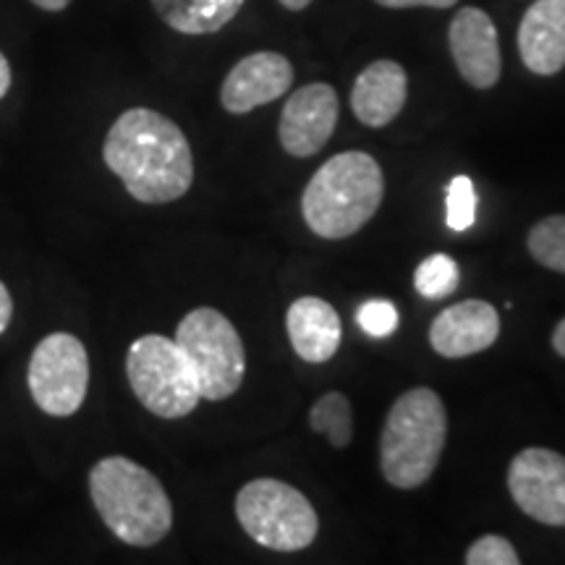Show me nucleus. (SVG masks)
I'll use <instances>...</instances> for the list:
<instances>
[{
	"label": "nucleus",
	"instance_id": "3",
	"mask_svg": "<svg viewBox=\"0 0 565 565\" xmlns=\"http://www.w3.org/2000/svg\"><path fill=\"white\" fill-rule=\"evenodd\" d=\"M385 196L383 168L366 152H341L312 175L301 196L303 221L320 238L341 242L372 221Z\"/></svg>",
	"mask_w": 565,
	"mask_h": 565
},
{
	"label": "nucleus",
	"instance_id": "12",
	"mask_svg": "<svg viewBox=\"0 0 565 565\" xmlns=\"http://www.w3.org/2000/svg\"><path fill=\"white\" fill-rule=\"evenodd\" d=\"M294 84V66L286 55L275 51H259L242 58L228 71L221 103L231 116H246L286 95Z\"/></svg>",
	"mask_w": 565,
	"mask_h": 565
},
{
	"label": "nucleus",
	"instance_id": "7",
	"mask_svg": "<svg viewBox=\"0 0 565 565\" xmlns=\"http://www.w3.org/2000/svg\"><path fill=\"white\" fill-rule=\"evenodd\" d=\"M175 343L189 359L202 398L225 401L246 374V351L236 324L212 307L192 309L175 330Z\"/></svg>",
	"mask_w": 565,
	"mask_h": 565
},
{
	"label": "nucleus",
	"instance_id": "23",
	"mask_svg": "<svg viewBox=\"0 0 565 565\" xmlns=\"http://www.w3.org/2000/svg\"><path fill=\"white\" fill-rule=\"evenodd\" d=\"M398 320L401 317H398V309H395V303L385 299L366 301L356 312L359 328H362L370 338H387L391 333H395Z\"/></svg>",
	"mask_w": 565,
	"mask_h": 565
},
{
	"label": "nucleus",
	"instance_id": "8",
	"mask_svg": "<svg viewBox=\"0 0 565 565\" xmlns=\"http://www.w3.org/2000/svg\"><path fill=\"white\" fill-rule=\"evenodd\" d=\"M30 393L38 408L51 416H74L89 387V356L71 333H51L34 345L30 359Z\"/></svg>",
	"mask_w": 565,
	"mask_h": 565
},
{
	"label": "nucleus",
	"instance_id": "4",
	"mask_svg": "<svg viewBox=\"0 0 565 565\" xmlns=\"http://www.w3.org/2000/svg\"><path fill=\"white\" fill-rule=\"evenodd\" d=\"M448 440V414L433 387H412L395 401L380 435V469L398 490H416L435 475Z\"/></svg>",
	"mask_w": 565,
	"mask_h": 565
},
{
	"label": "nucleus",
	"instance_id": "13",
	"mask_svg": "<svg viewBox=\"0 0 565 565\" xmlns=\"http://www.w3.org/2000/svg\"><path fill=\"white\" fill-rule=\"evenodd\" d=\"M500 335V317L492 303L466 299L435 317L429 345L445 359H466L487 351Z\"/></svg>",
	"mask_w": 565,
	"mask_h": 565
},
{
	"label": "nucleus",
	"instance_id": "22",
	"mask_svg": "<svg viewBox=\"0 0 565 565\" xmlns=\"http://www.w3.org/2000/svg\"><path fill=\"white\" fill-rule=\"evenodd\" d=\"M463 561L469 565H519L521 557L505 536L484 534L466 550Z\"/></svg>",
	"mask_w": 565,
	"mask_h": 565
},
{
	"label": "nucleus",
	"instance_id": "9",
	"mask_svg": "<svg viewBox=\"0 0 565 565\" xmlns=\"http://www.w3.org/2000/svg\"><path fill=\"white\" fill-rule=\"evenodd\" d=\"M508 490L529 519L565 529V456L524 448L508 469Z\"/></svg>",
	"mask_w": 565,
	"mask_h": 565
},
{
	"label": "nucleus",
	"instance_id": "2",
	"mask_svg": "<svg viewBox=\"0 0 565 565\" xmlns=\"http://www.w3.org/2000/svg\"><path fill=\"white\" fill-rule=\"evenodd\" d=\"M89 498L103 524L131 547H154L173 526V505L160 479L126 456L89 469Z\"/></svg>",
	"mask_w": 565,
	"mask_h": 565
},
{
	"label": "nucleus",
	"instance_id": "17",
	"mask_svg": "<svg viewBox=\"0 0 565 565\" xmlns=\"http://www.w3.org/2000/svg\"><path fill=\"white\" fill-rule=\"evenodd\" d=\"M162 24L181 34H215L242 11L244 0H150Z\"/></svg>",
	"mask_w": 565,
	"mask_h": 565
},
{
	"label": "nucleus",
	"instance_id": "6",
	"mask_svg": "<svg viewBox=\"0 0 565 565\" xmlns=\"http://www.w3.org/2000/svg\"><path fill=\"white\" fill-rule=\"evenodd\" d=\"M126 377L139 404L160 419L189 416L202 401L192 364L166 335H141L129 345Z\"/></svg>",
	"mask_w": 565,
	"mask_h": 565
},
{
	"label": "nucleus",
	"instance_id": "24",
	"mask_svg": "<svg viewBox=\"0 0 565 565\" xmlns=\"http://www.w3.org/2000/svg\"><path fill=\"white\" fill-rule=\"evenodd\" d=\"M383 9H450L458 0H374Z\"/></svg>",
	"mask_w": 565,
	"mask_h": 565
},
{
	"label": "nucleus",
	"instance_id": "27",
	"mask_svg": "<svg viewBox=\"0 0 565 565\" xmlns=\"http://www.w3.org/2000/svg\"><path fill=\"white\" fill-rule=\"evenodd\" d=\"M30 3H34L38 9L47 11V13H61V11H66L74 0H30Z\"/></svg>",
	"mask_w": 565,
	"mask_h": 565
},
{
	"label": "nucleus",
	"instance_id": "18",
	"mask_svg": "<svg viewBox=\"0 0 565 565\" xmlns=\"http://www.w3.org/2000/svg\"><path fill=\"white\" fill-rule=\"evenodd\" d=\"M309 424H312L315 433L328 437L333 448H338V450L349 448V443L353 437L351 401L338 391L324 393L322 398L312 406V414H309Z\"/></svg>",
	"mask_w": 565,
	"mask_h": 565
},
{
	"label": "nucleus",
	"instance_id": "26",
	"mask_svg": "<svg viewBox=\"0 0 565 565\" xmlns=\"http://www.w3.org/2000/svg\"><path fill=\"white\" fill-rule=\"evenodd\" d=\"M11 82H13V74H11V63L6 58L3 53H0V100H3L6 95H9L11 89Z\"/></svg>",
	"mask_w": 565,
	"mask_h": 565
},
{
	"label": "nucleus",
	"instance_id": "1",
	"mask_svg": "<svg viewBox=\"0 0 565 565\" xmlns=\"http://www.w3.org/2000/svg\"><path fill=\"white\" fill-rule=\"evenodd\" d=\"M105 166L141 204L181 200L194 183V154L181 126L150 108L116 118L103 145Z\"/></svg>",
	"mask_w": 565,
	"mask_h": 565
},
{
	"label": "nucleus",
	"instance_id": "25",
	"mask_svg": "<svg viewBox=\"0 0 565 565\" xmlns=\"http://www.w3.org/2000/svg\"><path fill=\"white\" fill-rule=\"evenodd\" d=\"M11 317H13V299L9 288H6V282L0 280V335H3L6 328L11 324Z\"/></svg>",
	"mask_w": 565,
	"mask_h": 565
},
{
	"label": "nucleus",
	"instance_id": "10",
	"mask_svg": "<svg viewBox=\"0 0 565 565\" xmlns=\"http://www.w3.org/2000/svg\"><path fill=\"white\" fill-rule=\"evenodd\" d=\"M338 113H341V105L330 84H303L282 105L278 124L282 150L294 158H312L333 137Z\"/></svg>",
	"mask_w": 565,
	"mask_h": 565
},
{
	"label": "nucleus",
	"instance_id": "14",
	"mask_svg": "<svg viewBox=\"0 0 565 565\" xmlns=\"http://www.w3.org/2000/svg\"><path fill=\"white\" fill-rule=\"evenodd\" d=\"M519 53L536 76L565 68V0H534L519 26Z\"/></svg>",
	"mask_w": 565,
	"mask_h": 565
},
{
	"label": "nucleus",
	"instance_id": "28",
	"mask_svg": "<svg viewBox=\"0 0 565 565\" xmlns=\"http://www.w3.org/2000/svg\"><path fill=\"white\" fill-rule=\"evenodd\" d=\"M553 349H555L557 356L565 359V317H563L561 322H557V328H555V333H553Z\"/></svg>",
	"mask_w": 565,
	"mask_h": 565
},
{
	"label": "nucleus",
	"instance_id": "21",
	"mask_svg": "<svg viewBox=\"0 0 565 565\" xmlns=\"http://www.w3.org/2000/svg\"><path fill=\"white\" fill-rule=\"evenodd\" d=\"M448 212H445V223H448L450 231L463 233L469 231L477 221V192L475 183H471L469 175H456L448 186Z\"/></svg>",
	"mask_w": 565,
	"mask_h": 565
},
{
	"label": "nucleus",
	"instance_id": "19",
	"mask_svg": "<svg viewBox=\"0 0 565 565\" xmlns=\"http://www.w3.org/2000/svg\"><path fill=\"white\" fill-rule=\"evenodd\" d=\"M529 254L547 270L565 275V215H550L529 231Z\"/></svg>",
	"mask_w": 565,
	"mask_h": 565
},
{
	"label": "nucleus",
	"instance_id": "15",
	"mask_svg": "<svg viewBox=\"0 0 565 565\" xmlns=\"http://www.w3.org/2000/svg\"><path fill=\"white\" fill-rule=\"evenodd\" d=\"M406 92L408 76L401 63L374 61L353 82L351 110L370 129H383L404 110Z\"/></svg>",
	"mask_w": 565,
	"mask_h": 565
},
{
	"label": "nucleus",
	"instance_id": "29",
	"mask_svg": "<svg viewBox=\"0 0 565 565\" xmlns=\"http://www.w3.org/2000/svg\"><path fill=\"white\" fill-rule=\"evenodd\" d=\"M278 3L288 11H303L309 3H312V0H278Z\"/></svg>",
	"mask_w": 565,
	"mask_h": 565
},
{
	"label": "nucleus",
	"instance_id": "11",
	"mask_svg": "<svg viewBox=\"0 0 565 565\" xmlns=\"http://www.w3.org/2000/svg\"><path fill=\"white\" fill-rule=\"evenodd\" d=\"M450 55L466 84L475 89H492L503 74L498 26L487 11L466 6L450 21Z\"/></svg>",
	"mask_w": 565,
	"mask_h": 565
},
{
	"label": "nucleus",
	"instance_id": "20",
	"mask_svg": "<svg viewBox=\"0 0 565 565\" xmlns=\"http://www.w3.org/2000/svg\"><path fill=\"white\" fill-rule=\"evenodd\" d=\"M461 280V270H458L456 259L448 254H433L416 267L414 286L427 301H443L458 288Z\"/></svg>",
	"mask_w": 565,
	"mask_h": 565
},
{
	"label": "nucleus",
	"instance_id": "5",
	"mask_svg": "<svg viewBox=\"0 0 565 565\" xmlns=\"http://www.w3.org/2000/svg\"><path fill=\"white\" fill-rule=\"evenodd\" d=\"M236 519L257 545L275 553H299L320 532L312 503L280 479H254L236 494Z\"/></svg>",
	"mask_w": 565,
	"mask_h": 565
},
{
	"label": "nucleus",
	"instance_id": "16",
	"mask_svg": "<svg viewBox=\"0 0 565 565\" xmlns=\"http://www.w3.org/2000/svg\"><path fill=\"white\" fill-rule=\"evenodd\" d=\"M286 328L294 351L307 364L330 362L341 349V317L328 301L317 296H301L288 307Z\"/></svg>",
	"mask_w": 565,
	"mask_h": 565
}]
</instances>
